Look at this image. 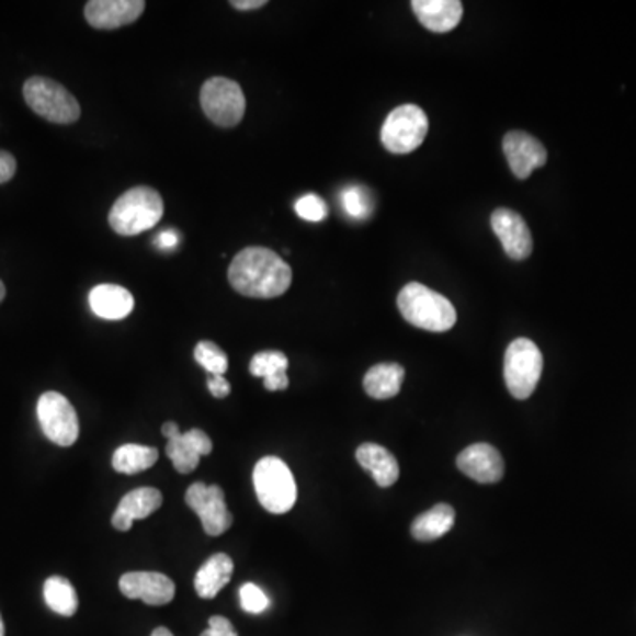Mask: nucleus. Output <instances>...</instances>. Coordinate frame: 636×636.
<instances>
[{"instance_id":"f257e3e1","label":"nucleus","mask_w":636,"mask_h":636,"mask_svg":"<svg viewBox=\"0 0 636 636\" xmlns=\"http://www.w3.org/2000/svg\"><path fill=\"white\" fill-rule=\"evenodd\" d=\"M228 282L241 296L273 299L291 288L292 269L273 250L250 246L234 257Z\"/></svg>"},{"instance_id":"f03ea898","label":"nucleus","mask_w":636,"mask_h":636,"mask_svg":"<svg viewBox=\"0 0 636 636\" xmlns=\"http://www.w3.org/2000/svg\"><path fill=\"white\" fill-rule=\"evenodd\" d=\"M398 309L407 322L424 331L445 332L455 328V306L447 297L421 283H409L401 288Z\"/></svg>"},{"instance_id":"7ed1b4c3","label":"nucleus","mask_w":636,"mask_h":636,"mask_svg":"<svg viewBox=\"0 0 636 636\" xmlns=\"http://www.w3.org/2000/svg\"><path fill=\"white\" fill-rule=\"evenodd\" d=\"M163 198L152 188L138 186L118 196L109 214L110 227L118 236H138L163 218Z\"/></svg>"},{"instance_id":"20e7f679","label":"nucleus","mask_w":636,"mask_h":636,"mask_svg":"<svg viewBox=\"0 0 636 636\" xmlns=\"http://www.w3.org/2000/svg\"><path fill=\"white\" fill-rule=\"evenodd\" d=\"M253 485L257 499L269 513L285 514L296 504V479L288 465L276 456H265L254 465Z\"/></svg>"},{"instance_id":"39448f33","label":"nucleus","mask_w":636,"mask_h":636,"mask_svg":"<svg viewBox=\"0 0 636 636\" xmlns=\"http://www.w3.org/2000/svg\"><path fill=\"white\" fill-rule=\"evenodd\" d=\"M23 98L32 112L54 124L77 123L82 114L77 98L52 78L32 77L23 86Z\"/></svg>"},{"instance_id":"423d86ee","label":"nucleus","mask_w":636,"mask_h":636,"mask_svg":"<svg viewBox=\"0 0 636 636\" xmlns=\"http://www.w3.org/2000/svg\"><path fill=\"white\" fill-rule=\"evenodd\" d=\"M543 373V354L534 341L516 338L508 347L504 357V381L508 391L516 400H527L536 389Z\"/></svg>"},{"instance_id":"0eeeda50","label":"nucleus","mask_w":636,"mask_h":636,"mask_svg":"<svg viewBox=\"0 0 636 636\" xmlns=\"http://www.w3.org/2000/svg\"><path fill=\"white\" fill-rule=\"evenodd\" d=\"M428 117L418 105H401L387 115L381 129L382 146L393 155H409L423 144Z\"/></svg>"},{"instance_id":"6e6552de","label":"nucleus","mask_w":636,"mask_h":636,"mask_svg":"<svg viewBox=\"0 0 636 636\" xmlns=\"http://www.w3.org/2000/svg\"><path fill=\"white\" fill-rule=\"evenodd\" d=\"M201 105L211 123L222 127H234L245 117V92L241 86L230 78H209L201 89Z\"/></svg>"},{"instance_id":"1a4fd4ad","label":"nucleus","mask_w":636,"mask_h":636,"mask_svg":"<svg viewBox=\"0 0 636 636\" xmlns=\"http://www.w3.org/2000/svg\"><path fill=\"white\" fill-rule=\"evenodd\" d=\"M37 419L46 439L54 444L69 447L78 441L80 421H78L77 410L60 393L48 391L42 395L37 401Z\"/></svg>"},{"instance_id":"9d476101","label":"nucleus","mask_w":636,"mask_h":636,"mask_svg":"<svg viewBox=\"0 0 636 636\" xmlns=\"http://www.w3.org/2000/svg\"><path fill=\"white\" fill-rule=\"evenodd\" d=\"M186 504L201 516L207 536H222L232 527L234 516L228 511L225 493L218 485L193 482L186 491Z\"/></svg>"},{"instance_id":"9b49d317","label":"nucleus","mask_w":636,"mask_h":636,"mask_svg":"<svg viewBox=\"0 0 636 636\" xmlns=\"http://www.w3.org/2000/svg\"><path fill=\"white\" fill-rule=\"evenodd\" d=\"M118 589L127 600H140L150 606H163L175 598V583L163 572H126L118 580Z\"/></svg>"},{"instance_id":"f8f14e48","label":"nucleus","mask_w":636,"mask_h":636,"mask_svg":"<svg viewBox=\"0 0 636 636\" xmlns=\"http://www.w3.org/2000/svg\"><path fill=\"white\" fill-rule=\"evenodd\" d=\"M502 149L508 158L509 169L513 170L519 179L531 178V173L545 167L548 159L545 146L529 133H508L502 141Z\"/></svg>"},{"instance_id":"ddd939ff","label":"nucleus","mask_w":636,"mask_h":636,"mask_svg":"<svg viewBox=\"0 0 636 636\" xmlns=\"http://www.w3.org/2000/svg\"><path fill=\"white\" fill-rule=\"evenodd\" d=\"M144 10V0H91L86 4V19L91 27L114 31L137 22Z\"/></svg>"},{"instance_id":"4468645a","label":"nucleus","mask_w":636,"mask_h":636,"mask_svg":"<svg viewBox=\"0 0 636 636\" xmlns=\"http://www.w3.org/2000/svg\"><path fill=\"white\" fill-rule=\"evenodd\" d=\"M491 228L502 242L506 254L509 259L525 260L532 253V236L527 223L511 209L500 207L491 214Z\"/></svg>"},{"instance_id":"2eb2a0df","label":"nucleus","mask_w":636,"mask_h":636,"mask_svg":"<svg viewBox=\"0 0 636 636\" xmlns=\"http://www.w3.org/2000/svg\"><path fill=\"white\" fill-rule=\"evenodd\" d=\"M456 465L465 476L485 485L499 482L504 476V459L490 444L468 445L467 450L459 453Z\"/></svg>"},{"instance_id":"dca6fc26","label":"nucleus","mask_w":636,"mask_h":636,"mask_svg":"<svg viewBox=\"0 0 636 636\" xmlns=\"http://www.w3.org/2000/svg\"><path fill=\"white\" fill-rule=\"evenodd\" d=\"M213 453V441L204 430L193 428L181 433L167 444V456L172 459L173 467L181 474H190L201 465L202 456Z\"/></svg>"},{"instance_id":"f3484780","label":"nucleus","mask_w":636,"mask_h":636,"mask_svg":"<svg viewBox=\"0 0 636 636\" xmlns=\"http://www.w3.org/2000/svg\"><path fill=\"white\" fill-rule=\"evenodd\" d=\"M161 504H163L161 491L156 488H137L121 499L112 516V525L118 532H127L133 527V522L149 519Z\"/></svg>"},{"instance_id":"a211bd4d","label":"nucleus","mask_w":636,"mask_h":636,"mask_svg":"<svg viewBox=\"0 0 636 636\" xmlns=\"http://www.w3.org/2000/svg\"><path fill=\"white\" fill-rule=\"evenodd\" d=\"M412 10L421 25L436 34L458 27L464 16V4L459 0H413Z\"/></svg>"},{"instance_id":"6ab92c4d","label":"nucleus","mask_w":636,"mask_h":636,"mask_svg":"<svg viewBox=\"0 0 636 636\" xmlns=\"http://www.w3.org/2000/svg\"><path fill=\"white\" fill-rule=\"evenodd\" d=\"M355 458L364 470L372 474L381 488H389L400 477V465L391 451L378 444H363L355 451Z\"/></svg>"},{"instance_id":"aec40b11","label":"nucleus","mask_w":636,"mask_h":636,"mask_svg":"<svg viewBox=\"0 0 636 636\" xmlns=\"http://www.w3.org/2000/svg\"><path fill=\"white\" fill-rule=\"evenodd\" d=\"M94 315L105 320H123L135 308L132 292L118 285H98L89 294Z\"/></svg>"},{"instance_id":"412c9836","label":"nucleus","mask_w":636,"mask_h":636,"mask_svg":"<svg viewBox=\"0 0 636 636\" xmlns=\"http://www.w3.org/2000/svg\"><path fill=\"white\" fill-rule=\"evenodd\" d=\"M234 575V560L227 554H214L195 575V591L202 600H213Z\"/></svg>"},{"instance_id":"4be33fe9","label":"nucleus","mask_w":636,"mask_h":636,"mask_svg":"<svg viewBox=\"0 0 636 636\" xmlns=\"http://www.w3.org/2000/svg\"><path fill=\"white\" fill-rule=\"evenodd\" d=\"M405 368L398 363L375 364L364 375V391L375 400H389L400 393Z\"/></svg>"},{"instance_id":"5701e85b","label":"nucleus","mask_w":636,"mask_h":636,"mask_svg":"<svg viewBox=\"0 0 636 636\" xmlns=\"http://www.w3.org/2000/svg\"><path fill=\"white\" fill-rule=\"evenodd\" d=\"M453 525H455V509L450 504H436L413 520L410 532L416 540L428 543L445 536Z\"/></svg>"},{"instance_id":"b1692460","label":"nucleus","mask_w":636,"mask_h":636,"mask_svg":"<svg viewBox=\"0 0 636 636\" xmlns=\"http://www.w3.org/2000/svg\"><path fill=\"white\" fill-rule=\"evenodd\" d=\"M159 455L156 447L140 444H124L117 447L114 456H112V467L118 474L132 476V474L144 473L147 468L155 467Z\"/></svg>"},{"instance_id":"393cba45","label":"nucleus","mask_w":636,"mask_h":636,"mask_svg":"<svg viewBox=\"0 0 636 636\" xmlns=\"http://www.w3.org/2000/svg\"><path fill=\"white\" fill-rule=\"evenodd\" d=\"M48 609L63 617H73L78 610V595L73 583L63 577H50L43 587Z\"/></svg>"},{"instance_id":"a878e982","label":"nucleus","mask_w":636,"mask_h":636,"mask_svg":"<svg viewBox=\"0 0 636 636\" xmlns=\"http://www.w3.org/2000/svg\"><path fill=\"white\" fill-rule=\"evenodd\" d=\"M288 360L283 352L277 350H265L253 355L250 363V373L253 377L269 378L280 373H286Z\"/></svg>"},{"instance_id":"bb28decb","label":"nucleus","mask_w":636,"mask_h":636,"mask_svg":"<svg viewBox=\"0 0 636 636\" xmlns=\"http://www.w3.org/2000/svg\"><path fill=\"white\" fill-rule=\"evenodd\" d=\"M195 360L209 375H225L227 373V354L213 341L196 343Z\"/></svg>"},{"instance_id":"cd10ccee","label":"nucleus","mask_w":636,"mask_h":636,"mask_svg":"<svg viewBox=\"0 0 636 636\" xmlns=\"http://www.w3.org/2000/svg\"><path fill=\"white\" fill-rule=\"evenodd\" d=\"M341 207L349 214L350 218L366 219L373 209L372 196L364 188H347L341 193Z\"/></svg>"},{"instance_id":"c85d7f7f","label":"nucleus","mask_w":636,"mask_h":636,"mask_svg":"<svg viewBox=\"0 0 636 636\" xmlns=\"http://www.w3.org/2000/svg\"><path fill=\"white\" fill-rule=\"evenodd\" d=\"M239 600H241V609L248 614H264L265 610L269 609L268 594L254 583H245L239 589Z\"/></svg>"},{"instance_id":"c756f323","label":"nucleus","mask_w":636,"mask_h":636,"mask_svg":"<svg viewBox=\"0 0 636 636\" xmlns=\"http://www.w3.org/2000/svg\"><path fill=\"white\" fill-rule=\"evenodd\" d=\"M296 213L306 222H322L328 216V205L320 196L308 193L296 202Z\"/></svg>"},{"instance_id":"7c9ffc66","label":"nucleus","mask_w":636,"mask_h":636,"mask_svg":"<svg viewBox=\"0 0 636 636\" xmlns=\"http://www.w3.org/2000/svg\"><path fill=\"white\" fill-rule=\"evenodd\" d=\"M201 636H239L237 635L236 627L228 621V618L222 617V615H214L209 618V627L202 633Z\"/></svg>"},{"instance_id":"2f4dec72","label":"nucleus","mask_w":636,"mask_h":636,"mask_svg":"<svg viewBox=\"0 0 636 636\" xmlns=\"http://www.w3.org/2000/svg\"><path fill=\"white\" fill-rule=\"evenodd\" d=\"M16 172V159L8 150H0V184L11 181Z\"/></svg>"},{"instance_id":"473e14b6","label":"nucleus","mask_w":636,"mask_h":636,"mask_svg":"<svg viewBox=\"0 0 636 636\" xmlns=\"http://www.w3.org/2000/svg\"><path fill=\"white\" fill-rule=\"evenodd\" d=\"M207 387H209V393L214 398H227L230 395V384L223 375H209Z\"/></svg>"},{"instance_id":"72a5a7b5","label":"nucleus","mask_w":636,"mask_h":636,"mask_svg":"<svg viewBox=\"0 0 636 636\" xmlns=\"http://www.w3.org/2000/svg\"><path fill=\"white\" fill-rule=\"evenodd\" d=\"M181 242V237H179L178 232H173V230H167V232H161L156 239V246L161 248V250H172L175 246Z\"/></svg>"},{"instance_id":"f704fd0d","label":"nucleus","mask_w":636,"mask_h":636,"mask_svg":"<svg viewBox=\"0 0 636 636\" xmlns=\"http://www.w3.org/2000/svg\"><path fill=\"white\" fill-rule=\"evenodd\" d=\"M268 4L265 0H232L230 5L236 8L237 11H253L260 10V8H264Z\"/></svg>"},{"instance_id":"c9c22d12","label":"nucleus","mask_w":636,"mask_h":636,"mask_svg":"<svg viewBox=\"0 0 636 636\" xmlns=\"http://www.w3.org/2000/svg\"><path fill=\"white\" fill-rule=\"evenodd\" d=\"M161 433H163V435L167 436L169 441H172V439H175V436L181 435L182 432L179 430L178 423L169 421V423H164L163 427H161Z\"/></svg>"},{"instance_id":"e433bc0d","label":"nucleus","mask_w":636,"mask_h":636,"mask_svg":"<svg viewBox=\"0 0 636 636\" xmlns=\"http://www.w3.org/2000/svg\"><path fill=\"white\" fill-rule=\"evenodd\" d=\"M150 636H173L169 627H156L155 632L150 633Z\"/></svg>"},{"instance_id":"4c0bfd02","label":"nucleus","mask_w":636,"mask_h":636,"mask_svg":"<svg viewBox=\"0 0 636 636\" xmlns=\"http://www.w3.org/2000/svg\"><path fill=\"white\" fill-rule=\"evenodd\" d=\"M5 297V286L4 283L0 282V303L4 300Z\"/></svg>"},{"instance_id":"58836bf2","label":"nucleus","mask_w":636,"mask_h":636,"mask_svg":"<svg viewBox=\"0 0 636 636\" xmlns=\"http://www.w3.org/2000/svg\"><path fill=\"white\" fill-rule=\"evenodd\" d=\"M4 635H5L4 621H2V615H0V636Z\"/></svg>"}]
</instances>
